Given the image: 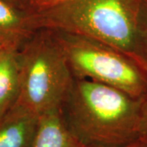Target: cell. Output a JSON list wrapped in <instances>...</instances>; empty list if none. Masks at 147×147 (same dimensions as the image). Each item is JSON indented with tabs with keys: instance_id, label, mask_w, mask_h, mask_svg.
<instances>
[{
	"instance_id": "obj_1",
	"label": "cell",
	"mask_w": 147,
	"mask_h": 147,
	"mask_svg": "<svg viewBox=\"0 0 147 147\" xmlns=\"http://www.w3.org/2000/svg\"><path fill=\"white\" fill-rule=\"evenodd\" d=\"M142 99L89 79L73 76L60 114L85 147H123L142 137Z\"/></svg>"
},
{
	"instance_id": "obj_2",
	"label": "cell",
	"mask_w": 147,
	"mask_h": 147,
	"mask_svg": "<svg viewBox=\"0 0 147 147\" xmlns=\"http://www.w3.org/2000/svg\"><path fill=\"white\" fill-rule=\"evenodd\" d=\"M142 0H67L35 11L37 29L76 34L124 53L146 72L138 16Z\"/></svg>"
},
{
	"instance_id": "obj_3",
	"label": "cell",
	"mask_w": 147,
	"mask_h": 147,
	"mask_svg": "<svg viewBox=\"0 0 147 147\" xmlns=\"http://www.w3.org/2000/svg\"><path fill=\"white\" fill-rule=\"evenodd\" d=\"M20 93L15 105L41 116L60 108L73 79L61 46L48 29H38L19 49Z\"/></svg>"
},
{
	"instance_id": "obj_4",
	"label": "cell",
	"mask_w": 147,
	"mask_h": 147,
	"mask_svg": "<svg viewBox=\"0 0 147 147\" xmlns=\"http://www.w3.org/2000/svg\"><path fill=\"white\" fill-rule=\"evenodd\" d=\"M74 76L123 91L131 97L147 95V72L124 53L88 37L51 30Z\"/></svg>"
},
{
	"instance_id": "obj_5",
	"label": "cell",
	"mask_w": 147,
	"mask_h": 147,
	"mask_svg": "<svg viewBox=\"0 0 147 147\" xmlns=\"http://www.w3.org/2000/svg\"><path fill=\"white\" fill-rule=\"evenodd\" d=\"M34 13L12 0H0V38L20 48L38 30Z\"/></svg>"
},
{
	"instance_id": "obj_6",
	"label": "cell",
	"mask_w": 147,
	"mask_h": 147,
	"mask_svg": "<svg viewBox=\"0 0 147 147\" xmlns=\"http://www.w3.org/2000/svg\"><path fill=\"white\" fill-rule=\"evenodd\" d=\"M38 116L14 105L0 119V147H31Z\"/></svg>"
},
{
	"instance_id": "obj_7",
	"label": "cell",
	"mask_w": 147,
	"mask_h": 147,
	"mask_svg": "<svg viewBox=\"0 0 147 147\" xmlns=\"http://www.w3.org/2000/svg\"><path fill=\"white\" fill-rule=\"evenodd\" d=\"M19 49L7 47L0 51V119L17 101L21 87Z\"/></svg>"
},
{
	"instance_id": "obj_8",
	"label": "cell",
	"mask_w": 147,
	"mask_h": 147,
	"mask_svg": "<svg viewBox=\"0 0 147 147\" xmlns=\"http://www.w3.org/2000/svg\"><path fill=\"white\" fill-rule=\"evenodd\" d=\"M31 147H85L65 124L59 109L38 117Z\"/></svg>"
},
{
	"instance_id": "obj_9",
	"label": "cell",
	"mask_w": 147,
	"mask_h": 147,
	"mask_svg": "<svg viewBox=\"0 0 147 147\" xmlns=\"http://www.w3.org/2000/svg\"><path fill=\"white\" fill-rule=\"evenodd\" d=\"M139 35L142 54L147 66V0H142L138 16Z\"/></svg>"
},
{
	"instance_id": "obj_10",
	"label": "cell",
	"mask_w": 147,
	"mask_h": 147,
	"mask_svg": "<svg viewBox=\"0 0 147 147\" xmlns=\"http://www.w3.org/2000/svg\"><path fill=\"white\" fill-rule=\"evenodd\" d=\"M67 0H28L29 5L34 11H39L58 5Z\"/></svg>"
},
{
	"instance_id": "obj_11",
	"label": "cell",
	"mask_w": 147,
	"mask_h": 147,
	"mask_svg": "<svg viewBox=\"0 0 147 147\" xmlns=\"http://www.w3.org/2000/svg\"><path fill=\"white\" fill-rule=\"evenodd\" d=\"M142 137L147 135V95L142 99Z\"/></svg>"
},
{
	"instance_id": "obj_12",
	"label": "cell",
	"mask_w": 147,
	"mask_h": 147,
	"mask_svg": "<svg viewBox=\"0 0 147 147\" xmlns=\"http://www.w3.org/2000/svg\"><path fill=\"white\" fill-rule=\"evenodd\" d=\"M7 47H14V46L11 45V44H9L7 42H6L5 40L2 39V38H0V51H1V50H3V49H4V48H7ZM16 48H17V47H16Z\"/></svg>"
},
{
	"instance_id": "obj_13",
	"label": "cell",
	"mask_w": 147,
	"mask_h": 147,
	"mask_svg": "<svg viewBox=\"0 0 147 147\" xmlns=\"http://www.w3.org/2000/svg\"><path fill=\"white\" fill-rule=\"evenodd\" d=\"M139 147H147V135L139 140Z\"/></svg>"
},
{
	"instance_id": "obj_14",
	"label": "cell",
	"mask_w": 147,
	"mask_h": 147,
	"mask_svg": "<svg viewBox=\"0 0 147 147\" xmlns=\"http://www.w3.org/2000/svg\"><path fill=\"white\" fill-rule=\"evenodd\" d=\"M12 1H14V2H16V3H19V4H21L22 6H25V7H27L29 8H31L30 7V5H29L28 0H12Z\"/></svg>"
},
{
	"instance_id": "obj_15",
	"label": "cell",
	"mask_w": 147,
	"mask_h": 147,
	"mask_svg": "<svg viewBox=\"0 0 147 147\" xmlns=\"http://www.w3.org/2000/svg\"><path fill=\"white\" fill-rule=\"evenodd\" d=\"M123 147H139V141L137 142L133 143V144H131V145H128V146H126Z\"/></svg>"
}]
</instances>
